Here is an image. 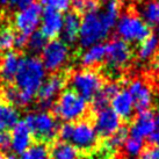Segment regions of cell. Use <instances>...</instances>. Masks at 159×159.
<instances>
[{
    "label": "cell",
    "instance_id": "6da1fadb",
    "mask_svg": "<svg viewBox=\"0 0 159 159\" xmlns=\"http://www.w3.org/2000/svg\"><path fill=\"white\" fill-rule=\"evenodd\" d=\"M47 78V70L35 56L21 57L18 72L14 78L15 86H8L2 91V100L16 107L30 105Z\"/></svg>",
    "mask_w": 159,
    "mask_h": 159
},
{
    "label": "cell",
    "instance_id": "7a4b0ae2",
    "mask_svg": "<svg viewBox=\"0 0 159 159\" xmlns=\"http://www.w3.org/2000/svg\"><path fill=\"white\" fill-rule=\"evenodd\" d=\"M50 111L58 120L71 123L78 122L91 115L89 102L72 89H63Z\"/></svg>",
    "mask_w": 159,
    "mask_h": 159
},
{
    "label": "cell",
    "instance_id": "3957f363",
    "mask_svg": "<svg viewBox=\"0 0 159 159\" xmlns=\"http://www.w3.org/2000/svg\"><path fill=\"white\" fill-rule=\"evenodd\" d=\"M30 130L35 143L50 146L57 141L59 131V121L50 111L29 113L23 120Z\"/></svg>",
    "mask_w": 159,
    "mask_h": 159
},
{
    "label": "cell",
    "instance_id": "277c9868",
    "mask_svg": "<svg viewBox=\"0 0 159 159\" xmlns=\"http://www.w3.org/2000/svg\"><path fill=\"white\" fill-rule=\"evenodd\" d=\"M113 28L114 26L105 18L102 11L97 9L94 12L86 13L80 21L78 41L84 48L101 43L106 40Z\"/></svg>",
    "mask_w": 159,
    "mask_h": 159
},
{
    "label": "cell",
    "instance_id": "5b68a950",
    "mask_svg": "<svg viewBox=\"0 0 159 159\" xmlns=\"http://www.w3.org/2000/svg\"><path fill=\"white\" fill-rule=\"evenodd\" d=\"M116 34L120 40L124 41L125 43H141L150 36L151 30L141 16L134 13H123L119 16V20L115 25Z\"/></svg>",
    "mask_w": 159,
    "mask_h": 159
},
{
    "label": "cell",
    "instance_id": "8992f818",
    "mask_svg": "<svg viewBox=\"0 0 159 159\" xmlns=\"http://www.w3.org/2000/svg\"><path fill=\"white\" fill-rule=\"evenodd\" d=\"M71 89L86 101H92L94 97L103 87V78L95 70L92 69H80L75 71L70 75Z\"/></svg>",
    "mask_w": 159,
    "mask_h": 159
},
{
    "label": "cell",
    "instance_id": "52a82bcc",
    "mask_svg": "<svg viewBox=\"0 0 159 159\" xmlns=\"http://www.w3.org/2000/svg\"><path fill=\"white\" fill-rule=\"evenodd\" d=\"M99 137L97 135L92 114L73 123V130L67 143L78 149L81 156L89 155L95 150L99 145Z\"/></svg>",
    "mask_w": 159,
    "mask_h": 159
},
{
    "label": "cell",
    "instance_id": "ba28073f",
    "mask_svg": "<svg viewBox=\"0 0 159 159\" xmlns=\"http://www.w3.org/2000/svg\"><path fill=\"white\" fill-rule=\"evenodd\" d=\"M133 59V50L128 43L114 39L106 44V65L109 73H120L129 66Z\"/></svg>",
    "mask_w": 159,
    "mask_h": 159
},
{
    "label": "cell",
    "instance_id": "9c48e42d",
    "mask_svg": "<svg viewBox=\"0 0 159 159\" xmlns=\"http://www.w3.org/2000/svg\"><path fill=\"white\" fill-rule=\"evenodd\" d=\"M70 59V48L66 42L52 40L42 50V64L47 71L56 73L66 66Z\"/></svg>",
    "mask_w": 159,
    "mask_h": 159
},
{
    "label": "cell",
    "instance_id": "30bf717a",
    "mask_svg": "<svg viewBox=\"0 0 159 159\" xmlns=\"http://www.w3.org/2000/svg\"><path fill=\"white\" fill-rule=\"evenodd\" d=\"M42 8L39 4H33L29 7L18 11L13 18V25L20 35L29 36L37 30L41 25Z\"/></svg>",
    "mask_w": 159,
    "mask_h": 159
},
{
    "label": "cell",
    "instance_id": "8fae6325",
    "mask_svg": "<svg viewBox=\"0 0 159 159\" xmlns=\"http://www.w3.org/2000/svg\"><path fill=\"white\" fill-rule=\"evenodd\" d=\"M92 117L94 128H95L97 135L99 137V141L111 137L122 125L120 117L109 107L103 108L101 111L92 114Z\"/></svg>",
    "mask_w": 159,
    "mask_h": 159
},
{
    "label": "cell",
    "instance_id": "7c38bea8",
    "mask_svg": "<svg viewBox=\"0 0 159 159\" xmlns=\"http://www.w3.org/2000/svg\"><path fill=\"white\" fill-rule=\"evenodd\" d=\"M66 80L62 75H52L49 78H45L42 86L40 87L39 92L36 94L39 103L42 108H51L55 101L57 100L59 94L64 89Z\"/></svg>",
    "mask_w": 159,
    "mask_h": 159
},
{
    "label": "cell",
    "instance_id": "4fadbf2b",
    "mask_svg": "<svg viewBox=\"0 0 159 159\" xmlns=\"http://www.w3.org/2000/svg\"><path fill=\"white\" fill-rule=\"evenodd\" d=\"M129 94L131 95L134 100L135 111L138 113L151 109L152 101H153V94L150 86L142 79H134L128 85Z\"/></svg>",
    "mask_w": 159,
    "mask_h": 159
},
{
    "label": "cell",
    "instance_id": "5bb4252c",
    "mask_svg": "<svg viewBox=\"0 0 159 159\" xmlns=\"http://www.w3.org/2000/svg\"><path fill=\"white\" fill-rule=\"evenodd\" d=\"M111 109L120 117L122 124L130 125L136 117V111L134 106V100L127 89H121L111 99Z\"/></svg>",
    "mask_w": 159,
    "mask_h": 159
},
{
    "label": "cell",
    "instance_id": "9a60e30c",
    "mask_svg": "<svg viewBox=\"0 0 159 159\" xmlns=\"http://www.w3.org/2000/svg\"><path fill=\"white\" fill-rule=\"evenodd\" d=\"M156 121L153 111H145L136 114L133 123L129 125V134L134 138L143 139L155 133Z\"/></svg>",
    "mask_w": 159,
    "mask_h": 159
},
{
    "label": "cell",
    "instance_id": "2e32d148",
    "mask_svg": "<svg viewBox=\"0 0 159 159\" xmlns=\"http://www.w3.org/2000/svg\"><path fill=\"white\" fill-rule=\"evenodd\" d=\"M11 136V149L14 153L21 155L33 143L30 130L25 121H19L9 131Z\"/></svg>",
    "mask_w": 159,
    "mask_h": 159
},
{
    "label": "cell",
    "instance_id": "e0dca14e",
    "mask_svg": "<svg viewBox=\"0 0 159 159\" xmlns=\"http://www.w3.org/2000/svg\"><path fill=\"white\" fill-rule=\"evenodd\" d=\"M63 16L61 13L45 9L41 16V33L45 39H57L63 30Z\"/></svg>",
    "mask_w": 159,
    "mask_h": 159
},
{
    "label": "cell",
    "instance_id": "ac0fdd59",
    "mask_svg": "<svg viewBox=\"0 0 159 159\" xmlns=\"http://www.w3.org/2000/svg\"><path fill=\"white\" fill-rule=\"evenodd\" d=\"M106 57V45L102 43L91 45L89 48H85V51L80 55V63L85 66V69L98 66L103 63Z\"/></svg>",
    "mask_w": 159,
    "mask_h": 159
},
{
    "label": "cell",
    "instance_id": "d6986e66",
    "mask_svg": "<svg viewBox=\"0 0 159 159\" xmlns=\"http://www.w3.org/2000/svg\"><path fill=\"white\" fill-rule=\"evenodd\" d=\"M21 57L18 53L8 51L6 52L1 63H0V78L5 83H12L14 81L15 75L18 72L19 64H20Z\"/></svg>",
    "mask_w": 159,
    "mask_h": 159
},
{
    "label": "cell",
    "instance_id": "ffe728a7",
    "mask_svg": "<svg viewBox=\"0 0 159 159\" xmlns=\"http://www.w3.org/2000/svg\"><path fill=\"white\" fill-rule=\"evenodd\" d=\"M48 148L50 159H81V153L78 149L67 142L57 139Z\"/></svg>",
    "mask_w": 159,
    "mask_h": 159
},
{
    "label": "cell",
    "instance_id": "44dd1931",
    "mask_svg": "<svg viewBox=\"0 0 159 159\" xmlns=\"http://www.w3.org/2000/svg\"><path fill=\"white\" fill-rule=\"evenodd\" d=\"M20 120V114L14 106L0 99V133L11 131Z\"/></svg>",
    "mask_w": 159,
    "mask_h": 159
},
{
    "label": "cell",
    "instance_id": "7402d4cb",
    "mask_svg": "<svg viewBox=\"0 0 159 159\" xmlns=\"http://www.w3.org/2000/svg\"><path fill=\"white\" fill-rule=\"evenodd\" d=\"M80 18L77 13H67L63 19V37L66 43H73L78 40L80 29Z\"/></svg>",
    "mask_w": 159,
    "mask_h": 159
},
{
    "label": "cell",
    "instance_id": "603a6c76",
    "mask_svg": "<svg viewBox=\"0 0 159 159\" xmlns=\"http://www.w3.org/2000/svg\"><path fill=\"white\" fill-rule=\"evenodd\" d=\"M159 50V39L156 35L148 36L145 40H143L137 48V56L138 58L146 62L150 61Z\"/></svg>",
    "mask_w": 159,
    "mask_h": 159
},
{
    "label": "cell",
    "instance_id": "cb8c5ba5",
    "mask_svg": "<svg viewBox=\"0 0 159 159\" xmlns=\"http://www.w3.org/2000/svg\"><path fill=\"white\" fill-rule=\"evenodd\" d=\"M141 18L149 27H159V0H148L142 6Z\"/></svg>",
    "mask_w": 159,
    "mask_h": 159
},
{
    "label": "cell",
    "instance_id": "d4e9b609",
    "mask_svg": "<svg viewBox=\"0 0 159 159\" xmlns=\"http://www.w3.org/2000/svg\"><path fill=\"white\" fill-rule=\"evenodd\" d=\"M19 159H50L49 148L44 144L34 143L20 155Z\"/></svg>",
    "mask_w": 159,
    "mask_h": 159
},
{
    "label": "cell",
    "instance_id": "484cf974",
    "mask_svg": "<svg viewBox=\"0 0 159 159\" xmlns=\"http://www.w3.org/2000/svg\"><path fill=\"white\" fill-rule=\"evenodd\" d=\"M15 34L9 27H0V53L8 52L14 47Z\"/></svg>",
    "mask_w": 159,
    "mask_h": 159
},
{
    "label": "cell",
    "instance_id": "4316f807",
    "mask_svg": "<svg viewBox=\"0 0 159 159\" xmlns=\"http://www.w3.org/2000/svg\"><path fill=\"white\" fill-rule=\"evenodd\" d=\"M144 144L145 143H144L143 139L130 137V138H127V141L124 142V144L121 150L123 151L127 156H130V157L139 156V153H141L143 148H144Z\"/></svg>",
    "mask_w": 159,
    "mask_h": 159
},
{
    "label": "cell",
    "instance_id": "83f0119b",
    "mask_svg": "<svg viewBox=\"0 0 159 159\" xmlns=\"http://www.w3.org/2000/svg\"><path fill=\"white\" fill-rule=\"evenodd\" d=\"M47 44V39H45L43 34L41 31L36 30L35 33H33L29 37H28V41H27V47L29 48L31 52L37 53V52H42L43 48Z\"/></svg>",
    "mask_w": 159,
    "mask_h": 159
},
{
    "label": "cell",
    "instance_id": "f1b7e54d",
    "mask_svg": "<svg viewBox=\"0 0 159 159\" xmlns=\"http://www.w3.org/2000/svg\"><path fill=\"white\" fill-rule=\"evenodd\" d=\"M42 5L45 7V9L62 13L67 12L71 8L72 0H42Z\"/></svg>",
    "mask_w": 159,
    "mask_h": 159
},
{
    "label": "cell",
    "instance_id": "f546056e",
    "mask_svg": "<svg viewBox=\"0 0 159 159\" xmlns=\"http://www.w3.org/2000/svg\"><path fill=\"white\" fill-rule=\"evenodd\" d=\"M73 6H75V9L84 14L99 9L97 0H75L73 2Z\"/></svg>",
    "mask_w": 159,
    "mask_h": 159
},
{
    "label": "cell",
    "instance_id": "4dcf8cb0",
    "mask_svg": "<svg viewBox=\"0 0 159 159\" xmlns=\"http://www.w3.org/2000/svg\"><path fill=\"white\" fill-rule=\"evenodd\" d=\"M35 1L36 0H8V6H11L13 9L20 11L35 4Z\"/></svg>",
    "mask_w": 159,
    "mask_h": 159
},
{
    "label": "cell",
    "instance_id": "1f68e13d",
    "mask_svg": "<svg viewBox=\"0 0 159 159\" xmlns=\"http://www.w3.org/2000/svg\"><path fill=\"white\" fill-rule=\"evenodd\" d=\"M27 41H28V37L23 35H15V41H14V47H16L18 49H22L25 47H27Z\"/></svg>",
    "mask_w": 159,
    "mask_h": 159
},
{
    "label": "cell",
    "instance_id": "d6a6232c",
    "mask_svg": "<svg viewBox=\"0 0 159 159\" xmlns=\"http://www.w3.org/2000/svg\"><path fill=\"white\" fill-rule=\"evenodd\" d=\"M148 143H150L152 145L158 146L159 148V131H155L153 134H151L150 136H149Z\"/></svg>",
    "mask_w": 159,
    "mask_h": 159
},
{
    "label": "cell",
    "instance_id": "836d02e7",
    "mask_svg": "<svg viewBox=\"0 0 159 159\" xmlns=\"http://www.w3.org/2000/svg\"><path fill=\"white\" fill-rule=\"evenodd\" d=\"M153 70H155L156 78H157V80L159 81V57L157 58V59H156L155 65H153Z\"/></svg>",
    "mask_w": 159,
    "mask_h": 159
},
{
    "label": "cell",
    "instance_id": "e575fe53",
    "mask_svg": "<svg viewBox=\"0 0 159 159\" xmlns=\"http://www.w3.org/2000/svg\"><path fill=\"white\" fill-rule=\"evenodd\" d=\"M8 5V0H0V6L4 7V6H7Z\"/></svg>",
    "mask_w": 159,
    "mask_h": 159
},
{
    "label": "cell",
    "instance_id": "d590c367",
    "mask_svg": "<svg viewBox=\"0 0 159 159\" xmlns=\"http://www.w3.org/2000/svg\"><path fill=\"white\" fill-rule=\"evenodd\" d=\"M6 157H7V153L4 151H0V159H6Z\"/></svg>",
    "mask_w": 159,
    "mask_h": 159
},
{
    "label": "cell",
    "instance_id": "8d00e7d4",
    "mask_svg": "<svg viewBox=\"0 0 159 159\" xmlns=\"http://www.w3.org/2000/svg\"><path fill=\"white\" fill-rule=\"evenodd\" d=\"M155 120H156V122H157V124L159 125V111H158V114H157V116L155 117Z\"/></svg>",
    "mask_w": 159,
    "mask_h": 159
},
{
    "label": "cell",
    "instance_id": "74e56055",
    "mask_svg": "<svg viewBox=\"0 0 159 159\" xmlns=\"http://www.w3.org/2000/svg\"><path fill=\"white\" fill-rule=\"evenodd\" d=\"M6 159H15V158H14V156H13V155H7Z\"/></svg>",
    "mask_w": 159,
    "mask_h": 159
},
{
    "label": "cell",
    "instance_id": "f35d334b",
    "mask_svg": "<svg viewBox=\"0 0 159 159\" xmlns=\"http://www.w3.org/2000/svg\"><path fill=\"white\" fill-rule=\"evenodd\" d=\"M156 36L159 39V27H157V35H156Z\"/></svg>",
    "mask_w": 159,
    "mask_h": 159
},
{
    "label": "cell",
    "instance_id": "ab89813d",
    "mask_svg": "<svg viewBox=\"0 0 159 159\" xmlns=\"http://www.w3.org/2000/svg\"><path fill=\"white\" fill-rule=\"evenodd\" d=\"M157 159H159V158H157Z\"/></svg>",
    "mask_w": 159,
    "mask_h": 159
},
{
    "label": "cell",
    "instance_id": "60d3db41",
    "mask_svg": "<svg viewBox=\"0 0 159 159\" xmlns=\"http://www.w3.org/2000/svg\"><path fill=\"white\" fill-rule=\"evenodd\" d=\"M107 1H108V0H107Z\"/></svg>",
    "mask_w": 159,
    "mask_h": 159
},
{
    "label": "cell",
    "instance_id": "b9f144b4",
    "mask_svg": "<svg viewBox=\"0 0 159 159\" xmlns=\"http://www.w3.org/2000/svg\"><path fill=\"white\" fill-rule=\"evenodd\" d=\"M81 159H83V158H81Z\"/></svg>",
    "mask_w": 159,
    "mask_h": 159
}]
</instances>
